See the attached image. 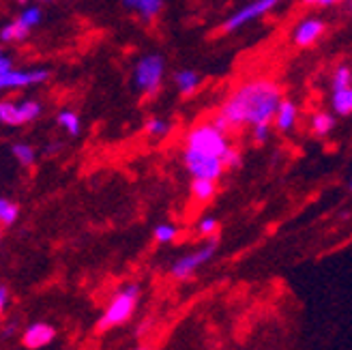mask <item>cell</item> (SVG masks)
Returning a JSON list of instances; mask_svg holds the SVG:
<instances>
[{
  "label": "cell",
  "mask_w": 352,
  "mask_h": 350,
  "mask_svg": "<svg viewBox=\"0 0 352 350\" xmlns=\"http://www.w3.org/2000/svg\"><path fill=\"white\" fill-rule=\"evenodd\" d=\"M281 89L271 80H250L223 101L219 114L228 120L230 129L245 125H260V122L275 120L281 106Z\"/></svg>",
  "instance_id": "obj_1"
},
{
  "label": "cell",
  "mask_w": 352,
  "mask_h": 350,
  "mask_svg": "<svg viewBox=\"0 0 352 350\" xmlns=\"http://www.w3.org/2000/svg\"><path fill=\"white\" fill-rule=\"evenodd\" d=\"M187 149H193L204 155H213V157H223L230 151V142H228V133H223L219 127H215V122H200L193 129H189L185 138Z\"/></svg>",
  "instance_id": "obj_2"
},
{
  "label": "cell",
  "mask_w": 352,
  "mask_h": 350,
  "mask_svg": "<svg viewBox=\"0 0 352 350\" xmlns=\"http://www.w3.org/2000/svg\"><path fill=\"white\" fill-rule=\"evenodd\" d=\"M140 299V286L138 284H127L118 290V294L110 301V305L105 307L101 314V318L97 322L99 331H108L112 327H118L122 322H127L131 318V314L135 309V303Z\"/></svg>",
  "instance_id": "obj_3"
},
{
  "label": "cell",
  "mask_w": 352,
  "mask_h": 350,
  "mask_svg": "<svg viewBox=\"0 0 352 350\" xmlns=\"http://www.w3.org/2000/svg\"><path fill=\"white\" fill-rule=\"evenodd\" d=\"M166 72V61L162 54H146L135 63L133 86L142 95H155L160 91Z\"/></svg>",
  "instance_id": "obj_4"
},
{
  "label": "cell",
  "mask_w": 352,
  "mask_h": 350,
  "mask_svg": "<svg viewBox=\"0 0 352 350\" xmlns=\"http://www.w3.org/2000/svg\"><path fill=\"white\" fill-rule=\"evenodd\" d=\"M183 162H185V168H187V172L191 174L193 179H213V181H217L223 174V168H226L221 157L204 155V153H198V151L187 149V146H185V153H183Z\"/></svg>",
  "instance_id": "obj_5"
},
{
  "label": "cell",
  "mask_w": 352,
  "mask_h": 350,
  "mask_svg": "<svg viewBox=\"0 0 352 350\" xmlns=\"http://www.w3.org/2000/svg\"><path fill=\"white\" fill-rule=\"evenodd\" d=\"M215 250H217V241L213 239L210 243L202 245L200 250L179 258L172 265V277H176V279H189L202 265H206V262L215 256Z\"/></svg>",
  "instance_id": "obj_6"
},
{
  "label": "cell",
  "mask_w": 352,
  "mask_h": 350,
  "mask_svg": "<svg viewBox=\"0 0 352 350\" xmlns=\"http://www.w3.org/2000/svg\"><path fill=\"white\" fill-rule=\"evenodd\" d=\"M281 0H254L248 7H243L241 11H236L232 17H228L223 22V32H234L239 28H243L245 24H250L258 17H262L264 13H269L271 9H275Z\"/></svg>",
  "instance_id": "obj_7"
},
{
  "label": "cell",
  "mask_w": 352,
  "mask_h": 350,
  "mask_svg": "<svg viewBox=\"0 0 352 350\" xmlns=\"http://www.w3.org/2000/svg\"><path fill=\"white\" fill-rule=\"evenodd\" d=\"M47 78H50L47 69H28V72L11 69L7 74H0V89H22V86L41 84Z\"/></svg>",
  "instance_id": "obj_8"
},
{
  "label": "cell",
  "mask_w": 352,
  "mask_h": 350,
  "mask_svg": "<svg viewBox=\"0 0 352 350\" xmlns=\"http://www.w3.org/2000/svg\"><path fill=\"white\" fill-rule=\"evenodd\" d=\"M56 338V329L47 325V322H32L26 327V331L22 333V344L30 350L43 348L47 344H52V340Z\"/></svg>",
  "instance_id": "obj_9"
},
{
  "label": "cell",
  "mask_w": 352,
  "mask_h": 350,
  "mask_svg": "<svg viewBox=\"0 0 352 350\" xmlns=\"http://www.w3.org/2000/svg\"><path fill=\"white\" fill-rule=\"evenodd\" d=\"M324 32V22L318 17H309V20L298 22L294 28V43L301 47H309L320 39V34Z\"/></svg>",
  "instance_id": "obj_10"
},
{
  "label": "cell",
  "mask_w": 352,
  "mask_h": 350,
  "mask_svg": "<svg viewBox=\"0 0 352 350\" xmlns=\"http://www.w3.org/2000/svg\"><path fill=\"white\" fill-rule=\"evenodd\" d=\"M296 114H298L296 103L290 101V99H284V101H281L279 110H277V114H275V129L281 131V133L290 131L294 127V122H296Z\"/></svg>",
  "instance_id": "obj_11"
},
{
  "label": "cell",
  "mask_w": 352,
  "mask_h": 350,
  "mask_svg": "<svg viewBox=\"0 0 352 350\" xmlns=\"http://www.w3.org/2000/svg\"><path fill=\"white\" fill-rule=\"evenodd\" d=\"M122 5L135 11L138 15L146 17V20H151V17H155L164 9V0H122Z\"/></svg>",
  "instance_id": "obj_12"
},
{
  "label": "cell",
  "mask_w": 352,
  "mask_h": 350,
  "mask_svg": "<svg viewBox=\"0 0 352 350\" xmlns=\"http://www.w3.org/2000/svg\"><path fill=\"white\" fill-rule=\"evenodd\" d=\"M174 82H176V86H179V93L191 95L200 86V76L196 72H191V69H183V72H179L174 76Z\"/></svg>",
  "instance_id": "obj_13"
},
{
  "label": "cell",
  "mask_w": 352,
  "mask_h": 350,
  "mask_svg": "<svg viewBox=\"0 0 352 350\" xmlns=\"http://www.w3.org/2000/svg\"><path fill=\"white\" fill-rule=\"evenodd\" d=\"M30 28L26 24H22L20 20H13L9 22L7 26H3V30H0V39H3L5 43H11V41H24L28 37Z\"/></svg>",
  "instance_id": "obj_14"
},
{
  "label": "cell",
  "mask_w": 352,
  "mask_h": 350,
  "mask_svg": "<svg viewBox=\"0 0 352 350\" xmlns=\"http://www.w3.org/2000/svg\"><path fill=\"white\" fill-rule=\"evenodd\" d=\"M215 191H217V187H215L213 179H193L191 181V196L200 202L210 200L215 196Z\"/></svg>",
  "instance_id": "obj_15"
},
{
  "label": "cell",
  "mask_w": 352,
  "mask_h": 350,
  "mask_svg": "<svg viewBox=\"0 0 352 350\" xmlns=\"http://www.w3.org/2000/svg\"><path fill=\"white\" fill-rule=\"evenodd\" d=\"M0 120H3L5 125H11V127L24 125V118H22V112H20V103H9V101L0 103Z\"/></svg>",
  "instance_id": "obj_16"
},
{
  "label": "cell",
  "mask_w": 352,
  "mask_h": 350,
  "mask_svg": "<svg viewBox=\"0 0 352 350\" xmlns=\"http://www.w3.org/2000/svg\"><path fill=\"white\" fill-rule=\"evenodd\" d=\"M331 106L338 114L346 116L352 112V89H340V91H333L331 97Z\"/></svg>",
  "instance_id": "obj_17"
},
{
  "label": "cell",
  "mask_w": 352,
  "mask_h": 350,
  "mask_svg": "<svg viewBox=\"0 0 352 350\" xmlns=\"http://www.w3.org/2000/svg\"><path fill=\"white\" fill-rule=\"evenodd\" d=\"M11 155L15 157L17 162H20L22 166L30 168L34 164V160H37V153H34V149L30 144H24V142H15L11 144Z\"/></svg>",
  "instance_id": "obj_18"
},
{
  "label": "cell",
  "mask_w": 352,
  "mask_h": 350,
  "mask_svg": "<svg viewBox=\"0 0 352 350\" xmlns=\"http://www.w3.org/2000/svg\"><path fill=\"white\" fill-rule=\"evenodd\" d=\"M56 122H58V125H60L69 135H80V118H78L76 112H72V110H63V112H58Z\"/></svg>",
  "instance_id": "obj_19"
},
{
  "label": "cell",
  "mask_w": 352,
  "mask_h": 350,
  "mask_svg": "<svg viewBox=\"0 0 352 350\" xmlns=\"http://www.w3.org/2000/svg\"><path fill=\"white\" fill-rule=\"evenodd\" d=\"M333 127H336V120H333L331 114L318 112V114L311 116V129H314L316 135H327V133H331Z\"/></svg>",
  "instance_id": "obj_20"
},
{
  "label": "cell",
  "mask_w": 352,
  "mask_h": 350,
  "mask_svg": "<svg viewBox=\"0 0 352 350\" xmlns=\"http://www.w3.org/2000/svg\"><path fill=\"white\" fill-rule=\"evenodd\" d=\"M17 217H20V206L7 198L0 200V221H3V226H13Z\"/></svg>",
  "instance_id": "obj_21"
},
{
  "label": "cell",
  "mask_w": 352,
  "mask_h": 350,
  "mask_svg": "<svg viewBox=\"0 0 352 350\" xmlns=\"http://www.w3.org/2000/svg\"><path fill=\"white\" fill-rule=\"evenodd\" d=\"M340 89H352V72L346 65L338 67L336 74H333V91Z\"/></svg>",
  "instance_id": "obj_22"
},
{
  "label": "cell",
  "mask_w": 352,
  "mask_h": 350,
  "mask_svg": "<svg viewBox=\"0 0 352 350\" xmlns=\"http://www.w3.org/2000/svg\"><path fill=\"white\" fill-rule=\"evenodd\" d=\"M20 112H22L24 122L37 120V118H39V114H41V103H39V101H32V99L20 101Z\"/></svg>",
  "instance_id": "obj_23"
},
{
  "label": "cell",
  "mask_w": 352,
  "mask_h": 350,
  "mask_svg": "<svg viewBox=\"0 0 352 350\" xmlns=\"http://www.w3.org/2000/svg\"><path fill=\"white\" fill-rule=\"evenodd\" d=\"M17 20H20L22 24H26L32 30L34 26L41 22V9L39 7H24L22 13L17 15Z\"/></svg>",
  "instance_id": "obj_24"
},
{
  "label": "cell",
  "mask_w": 352,
  "mask_h": 350,
  "mask_svg": "<svg viewBox=\"0 0 352 350\" xmlns=\"http://www.w3.org/2000/svg\"><path fill=\"white\" fill-rule=\"evenodd\" d=\"M153 234H155L157 243H172L176 239V234H179V230H176V226H172V223H160Z\"/></svg>",
  "instance_id": "obj_25"
},
{
  "label": "cell",
  "mask_w": 352,
  "mask_h": 350,
  "mask_svg": "<svg viewBox=\"0 0 352 350\" xmlns=\"http://www.w3.org/2000/svg\"><path fill=\"white\" fill-rule=\"evenodd\" d=\"M146 131L155 138H166L168 131H170V125H168V120L164 118H151L146 122Z\"/></svg>",
  "instance_id": "obj_26"
},
{
  "label": "cell",
  "mask_w": 352,
  "mask_h": 350,
  "mask_svg": "<svg viewBox=\"0 0 352 350\" xmlns=\"http://www.w3.org/2000/svg\"><path fill=\"white\" fill-rule=\"evenodd\" d=\"M269 131H271V122H260V125H254V140L258 144L267 142Z\"/></svg>",
  "instance_id": "obj_27"
},
{
  "label": "cell",
  "mask_w": 352,
  "mask_h": 350,
  "mask_svg": "<svg viewBox=\"0 0 352 350\" xmlns=\"http://www.w3.org/2000/svg\"><path fill=\"white\" fill-rule=\"evenodd\" d=\"M217 230V219H213V217H204L200 223H198V232L202 234V237H210Z\"/></svg>",
  "instance_id": "obj_28"
},
{
  "label": "cell",
  "mask_w": 352,
  "mask_h": 350,
  "mask_svg": "<svg viewBox=\"0 0 352 350\" xmlns=\"http://www.w3.org/2000/svg\"><path fill=\"white\" fill-rule=\"evenodd\" d=\"M223 164H226V168H241V153L239 151H234V149H230L228 151L223 157Z\"/></svg>",
  "instance_id": "obj_29"
},
{
  "label": "cell",
  "mask_w": 352,
  "mask_h": 350,
  "mask_svg": "<svg viewBox=\"0 0 352 350\" xmlns=\"http://www.w3.org/2000/svg\"><path fill=\"white\" fill-rule=\"evenodd\" d=\"M17 331H20V322L17 320H11V322H7L5 327H3V336L5 338H11V336H15Z\"/></svg>",
  "instance_id": "obj_30"
},
{
  "label": "cell",
  "mask_w": 352,
  "mask_h": 350,
  "mask_svg": "<svg viewBox=\"0 0 352 350\" xmlns=\"http://www.w3.org/2000/svg\"><path fill=\"white\" fill-rule=\"evenodd\" d=\"M9 305V288L7 286H0V309H7Z\"/></svg>",
  "instance_id": "obj_31"
},
{
  "label": "cell",
  "mask_w": 352,
  "mask_h": 350,
  "mask_svg": "<svg viewBox=\"0 0 352 350\" xmlns=\"http://www.w3.org/2000/svg\"><path fill=\"white\" fill-rule=\"evenodd\" d=\"M11 69H13L11 58L9 56H0V74H7V72H11Z\"/></svg>",
  "instance_id": "obj_32"
},
{
  "label": "cell",
  "mask_w": 352,
  "mask_h": 350,
  "mask_svg": "<svg viewBox=\"0 0 352 350\" xmlns=\"http://www.w3.org/2000/svg\"><path fill=\"white\" fill-rule=\"evenodd\" d=\"M305 5H318V0H303Z\"/></svg>",
  "instance_id": "obj_33"
},
{
  "label": "cell",
  "mask_w": 352,
  "mask_h": 350,
  "mask_svg": "<svg viewBox=\"0 0 352 350\" xmlns=\"http://www.w3.org/2000/svg\"><path fill=\"white\" fill-rule=\"evenodd\" d=\"M39 3H52V0H39Z\"/></svg>",
  "instance_id": "obj_34"
},
{
  "label": "cell",
  "mask_w": 352,
  "mask_h": 350,
  "mask_svg": "<svg viewBox=\"0 0 352 350\" xmlns=\"http://www.w3.org/2000/svg\"><path fill=\"white\" fill-rule=\"evenodd\" d=\"M350 189H352V177H350Z\"/></svg>",
  "instance_id": "obj_35"
},
{
  "label": "cell",
  "mask_w": 352,
  "mask_h": 350,
  "mask_svg": "<svg viewBox=\"0 0 352 350\" xmlns=\"http://www.w3.org/2000/svg\"><path fill=\"white\" fill-rule=\"evenodd\" d=\"M138 350H146V348H138Z\"/></svg>",
  "instance_id": "obj_36"
}]
</instances>
